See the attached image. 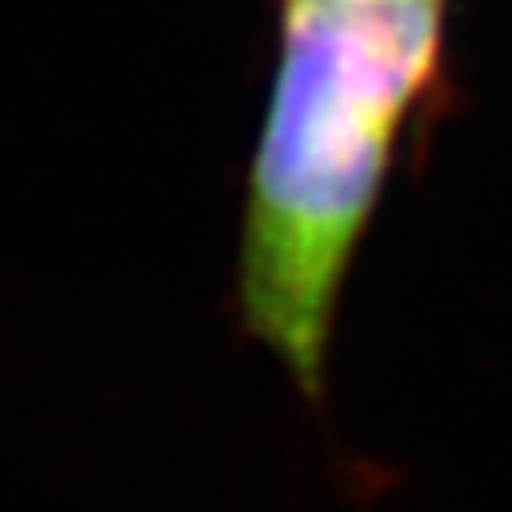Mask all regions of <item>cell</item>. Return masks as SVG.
<instances>
[{"mask_svg":"<svg viewBox=\"0 0 512 512\" xmlns=\"http://www.w3.org/2000/svg\"><path fill=\"white\" fill-rule=\"evenodd\" d=\"M437 38L440 0H285L243 217L239 311L304 395L323 391L334 304Z\"/></svg>","mask_w":512,"mask_h":512,"instance_id":"obj_1","label":"cell"}]
</instances>
